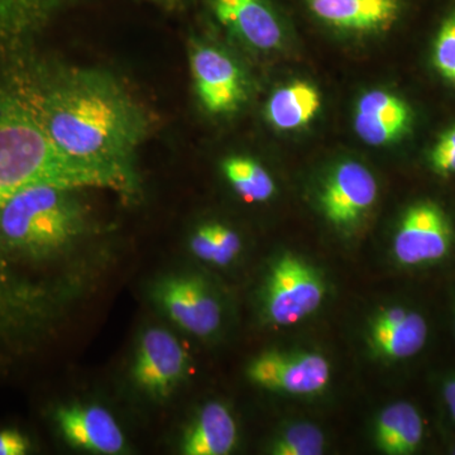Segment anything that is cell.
Returning a JSON list of instances; mask_svg holds the SVG:
<instances>
[{"label": "cell", "instance_id": "6da1fadb", "mask_svg": "<svg viewBox=\"0 0 455 455\" xmlns=\"http://www.w3.org/2000/svg\"><path fill=\"white\" fill-rule=\"evenodd\" d=\"M62 152L88 163L131 171L148 122L140 104L109 74L68 70L28 104Z\"/></svg>", "mask_w": 455, "mask_h": 455}, {"label": "cell", "instance_id": "7a4b0ae2", "mask_svg": "<svg viewBox=\"0 0 455 455\" xmlns=\"http://www.w3.org/2000/svg\"><path fill=\"white\" fill-rule=\"evenodd\" d=\"M128 190L131 171L66 155L51 140L26 101L0 97V208L29 185Z\"/></svg>", "mask_w": 455, "mask_h": 455}, {"label": "cell", "instance_id": "3957f363", "mask_svg": "<svg viewBox=\"0 0 455 455\" xmlns=\"http://www.w3.org/2000/svg\"><path fill=\"white\" fill-rule=\"evenodd\" d=\"M74 188L29 185L0 208V238L7 247L33 257L60 252L79 238L85 226Z\"/></svg>", "mask_w": 455, "mask_h": 455}, {"label": "cell", "instance_id": "277c9868", "mask_svg": "<svg viewBox=\"0 0 455 455\" xmlns=\"http://www.w3.org/2000/svg\"><path fill=\"white\" fill-rule=\"evenodd\" d=\"M325 292L324 281L315 268L286 254L269 272L265 291L266 314L274 324H298L319 309Z\"/></svg>", "mask_w": 455, "mask_h": 455}, {"label": "cell", "instance_id": "5b68a950", "mask_svg": "<svg viewBox=\"0 0 455 455\" xmlns=\"http://www.w3.org/2000/svg\"><path fill=\"white\" fill-rule=\"evenodd\" d=\"M247 373L259 387L298 396L320 394L331 381L329 362L311 352H266L253 359Z\"/></svg>", "mask_w": 455, "mask_h": 455}, {"label": "cell", "instance_id": "8992f818", "mask_svg": "<svg viewBox=\"0 0 455 455\" xmlns=\"http://www.w3.org/2000/svg\"><path fill=\"white\" fill-rule=\"evenodd\" d=\"M453 242L447 214L436 204L423 202L407 209L394 238V254L403 266L444 259Z\"/></svg>", "mask_w": 455, "mask_h": 455}, {"label": "cell", "instance_id": "52a82bcc", "mask_svg": "<svg viewBox=\"0 0 455 455\" xmlns=\"http://www.w3.org/2000/svg\"><path fill=\"white\" fill-rule=\"evenodd\" d=\"M191 74L203 107L212 114L235 112L247 95L241 68L223 50L197 44L190 56Z\"/></svg>", "mask_w": 455, "mask_h": 455}, {"label": "cell", "instance_id": "ba28073f", "mask_svg": "<svg viewBox=\"0 0 455 455\" xmlns=\"http://www.w3.org/2000/svg\"><path fill=\"white\" fill-rule=\"evenodd\" d=\"M377 196L373 173L357 161H344L325 180L320 206L333 226L352 227L372 208Z\"/></svg>", "mask_w": 455, "mask_h": 455}, {"label": "cell", "instance_id": "9c48e42d", "mask_svg": "<svg viewBox=\"0 0 455 455\" xmlns=\"http://www.w3.org/2000/svg\"><path fill=\"white\" fill-rule=\"evenodd\" d=\"M187 363V353L172 334L151 329L143 335L137 350L134 379L147 394L167 397L184 377Z\"/></svg>", "mask_w": 455, "mask_h": 455}, {"label": "cell", "instance_id": "30bf717a", "mask_svg": "<svg viewBox=\"0 0 455 455\" xmlns=\"http://www.w3.org/2000/svg\"><path fill=\"white\" fill-rule=\"evenodd\" d=\"M157 298L171 320L188 333L208 337L220 328V304L200 278L171 277L158 287Z\"/></svg>", "mask_w": 455, "mask_h": 455}, {"label": "cell", "instance_id": "8fae6325", "mask_svg": "<svg viewBox=\"0 0 455 455\" xmlns=\"http://www.w3.org/2000/svg\"><path fill=\"white\" fill-rule=\"evenodd\" d=\"M221 25L239 40L259 51L283 46V28L267 0H212Z\"/></svg>", "mask_w": 455, "mask_h": 455}, {"label": "cell", "instance_id": "7c38bea8", "mask_svg": "<svg viewBox=\"0 0 455 455\" xmlns=\"http://www.w3.org/2000/svg\"><path fill=\"white\" fill-rule=\"evenodd\" d=\"M412 113L405 101L386 90L374 89L359 98L355 130L371 146H386L403 139L410 131Z\"/></svg>", "mask_w": 455, "mask_h": 455}, {"label": "cell", "instance_id": "4fadbf2b", "mask_svg": "<svg viewBox=\"0 0 455 455\" xmlns=\"http://www.w3.org/2000/svg\"><path fill=\"white\" fill-rule=\"evenodd\" d=\"M60 430L74 447L101 454H116L124 448L121 427L104 407L75 405L57 415Z\"/></svg>", "mask_w": 455, "mask_h": 455}, {"label": "cell", "instance_id": "5bb4252c", "mask_svg": "<svg viewBox=\"0 0 455 455\" xmlns=\"http://www.w3.org/2000/svg\"><path fill=\"white\" fill-rule=\"evenodd\" d=\"M311 13L334 28L379 32L391 28L400 14V0H307Z\"/></svg>", "mask_w": 455, "mask_h": 455}, {"label": "cell", "instance_id": "9a60e30c", "mask_svg": "<svg viewBox=\"0 0 455 455\" xmlns=\"http://www.w3.org/2000/svg\"><path fill=\"white\" fill-rule=\"evenodd\" d=\"M427 339V324L424 317L403 307L379 311L370 328L374 352L388 359L414 357L424 348Z\"/></svg>", "mask_w": 455, "mask_h": 455}, {"label": "cell", "instance_id": "2e32d148", "mask_svg": "<svg viewBox=\"0 0 455 455\" xmlns=\"http://www.w3.org/2000/svg\"><path fill=\"white\" fill-rule=\"evenodd\" d=\"M236 425L227 407L218 403L204 406L188 430L182 451L188 455H226L235 448Z\"/></svg>", "mask_w": 455, "mask_h": 455}, {"label": "cell", "instance_id": "e0dca14e", "mask_svg": "<svg viewBox=\"0 0 455 455\" xmlns=\"http://www.w3.org/2000/svg\"><path fill=\"white\" fill-rule=\"evenodd\" d=\"M424 424L416 407L397 403L386 407L377 419V447L387 455L415 453L423 442Z\"/></svg>", "mask_w": 455, "mask_h": 455}, {"label": "cell", "instance_id": "ac0fdd59", "mask_svg": "<svg viewBox=\"0 0 455 455\" xmlns=\"http://www.w3.org/2000/svg\"><path fill=\"white\" fill-rule=\"evenodd\" d=\"M322 107V98L313 84L295 82L272 92L266 116L275 128L293 131L309 124Z\"/></svg>", "mask_w": 455, "mask_h": 455}, {"label": "cell", "instance_id": "d6986e66", "mask_svg": "<svg viewBox=\"0 0 455 455\" xmlns=\"http://www.w3.org/2000/svg\"><path fill=\"white\" fill-rule=\"evenodd\" d=\"M68 0H0V41L22 38L46 25Z\"/></svg>", "mask_w": 455, "mask_h": 455}, {"label": "cell", "instance_id": "ffe728a7", "mask_svg": "<svg viewBox=\"0 0 455 455\" xmlns=\"http://www.w3.org/2000/svg\"><path fill=\"white\" fill-rule=\"evenodd\" d=\"M224 175L236 194L248 203H265L275 196L276 185L265 167L247 157L224 161Z\"/></svg>", "mask_w": 455, "mask_h": 455}, {"label": "cell", "instance_id": "44dd1931", "mask_svg": "<svg viewBox=\"0 0 455 455\" xmlns=\"http://www.w3.org/2000/svg\"><path fill=\"white\" fill-rule=\"evenodd\" d=\"M325 449V436L313 424L291 425L281 434L272 447L275 455H322Z\"/></svg>", "mask_w": 455, "mask_h": 455}, {"label": "cell", "instance_id": "7402d4cb", "mask_svg": "<svg viewBox=\"0 0 455 455\" xmlns=\"http://www.w3.org/2000/svg\"><path fill=\"white\" fill-rule=\"evenodd\" d=\"M433 62L440 76L455 86V12L440 26L434 41Z\"/></svg>", "mask_w": 455, "mask_h": 455}, {"label": "cell", "instance_id": "603a6c76", "mask_svg": "<svg viewBox=\"0 0 455 455\" xmlns=\"http://www.w3.org/2000/svg\"><path fill=\"white\" fill-rule=\"evenodd\" d=\"M430 164L440 176L455 175V124L440 134L430 152Z\"/></svg>", "mask_w": 455, "mask_h": 455}, {"label": "cell", "instance_id": "cb8c5ba5", "mask_svg": "<svg viewBox=\"0 0 455 455\" xmlns=\"http://www.w3.org/2000/svg\"><path fill=\"white\" fill-rule=\"evenodd\" d=\"M215 245H217V266H227L241 252L242 242L235 230L223 224H212Z\"/></svg>", "mask_w": 455, "mask_h": 455}, {"label": "cell", "instance_id": "d4e9b609", "mask_svg": "<svg viewBox=\"0 0 455 455\" xmlns=\"http://www.w3.org/2000/svg\"><path fill=\"white\" fill-rule=\"evenodd\" d=\"M26 439L17 431L0 433V455H22L27 453Z\"/></svg>", "mask_w": 455, "mask_h": 455}, {"label": "cell", "instance_id": "484cf974", "mask_svg": "<svg viewBox=\"0 0 455 455\" xmlns=\"http://www.w3.org/2000/svg\"><path fill=\"white\" fill-rule=\"evenodd\" d=\"M443 396L447 403L449 412L455 421V379H449L443 387Z\"/></svg>", "mask_w": 455, "mask_h": 455}, {"label": "cell", "instance_id": "4316f807", "mask_svg": "<svg viewBox=\"0 0 455 455\" xmlns=\"http://www.w3.org/2000/svg\"><path fill=\"white\" fill-rule=\"evenodd\" d=\"M454 454H455V451H454Z\"/></svg>", "mask_w": 455, "mask_h": 455}]
</instances>
